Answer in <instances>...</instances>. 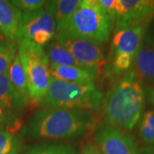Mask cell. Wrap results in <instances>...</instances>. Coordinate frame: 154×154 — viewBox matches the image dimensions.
I'll return each mask as SVG.
<instances>
[{"instance_id": "6da1fadb", "label": "cell", "mask_w": 154, "mask_h": 154, "mask_svg": "<svg viewBox=\"0 0 154 154\" xmlns=\"http://www.w3.org/2000/svg\"><path fill=\"white\" fill-rule=\"evenodd\" d=\"M146 102V91L131 70L107 93L103 116L108 125L130 131L140 119Z\"/></svg>"}, {"instance_id": "7a4b0ae2", "label": "cell", "mask_w": 154, "mask_h": 154, "mask_svg": "<svg viewBox=\"0 0 154 154\" xmlns=\"http://www.w3.org/2000/svg\"><path fill=\"white\" fill-rule=\"evenodd\" d=\"M93 124V116L84 111L44 107L31 118L25 133L41 139H75L85 134Z\"/></svg>"}, {"instance_id": "3957f363", "label": "cell", "mask_w": 154, "mask_h": 154, "mask_svg": "<svg viewBox=\"0 0 154 154\" xmlns=\"http://www.w3.org/2000/svg\"><path fill=\"white\" fill-rule=\"evenodd\" d=\"M103 94L94 83L75 84L51 78L49 90L42 102L44 107L69 110H96Z\"/></svg>"}, {"instance_id": "277c9868", "label": "cell", "mask_w": 154, "mask_h": 154, "mask_svg": "<svg viewBox=\"0 0 154 154\" xmlns=\"http://www.w3.org/2000/svg\"><path fill=\"white\" fill-rule=\"evenodd\" d=\"M17 50L27 76L30 104H42L52 78L44 47L27 38H22L18 42Z\"/></svg>"}, {"instance_id": "5b68a950", "label": "cell", "mask_w": 154, "mask_h": 154, "mask_svg": "<svg viewBox=\"0 0 154 154\" xmlns=\"http://www.w3.org/2000/svg\"><path fill=\"white\" fill-rule=\"evenodd\" d=\"M113 27L99 0H82L73 15L66 32L99 44L108 42Z\"/></svg>"}, {"instance_id": "8992f818", "label": "cell", "mask_w": 154, "mask_h": 154, "mask_svg": "<svg viewBox=\"0 0 154 154\" xmlns=\"http://www.w3.org/2000/svg\"><path fill=\"white\" fill-rule=\"evenodd\" d=\"M54 39L69 51L81 66L97 75L103 72L108 63L101 44L72 35L66 31L57 33Z\"/></svg>"}, {"instance_id": "52a82bcc", "label": "cell", "mask_w": 154, "mask_h": 154, "mask_svg": "<svg viewBox=\"0 0 154 154\" xmlns=\"http://www.w3.org/2000/svg\"><path fill=\"white\" fill-rule=\"evenodd\" d=\"M152 19L153 17H149L134 22L116 23L110 46V56L123 53L134 58Z\"/></svg>"}, {"instance_id": "ba28073f", "label": "cell", "mask_w": 154, "mask_h": 154, "mask_svg": "<svg viewBox=\"0 0 154 154\" xmlns=\"http://www.w3.org/2000/svg\"><path fill=\"white\" fill-rule=\"evenodd\" d=\"M55 35L54 18L45 8L33 12L22 13L21 39L27 38L40 46H44L51 41Z\"/></svg>"}, {"instance_id": "9c48e42d", "label": "cell", "mask_w": 154, "mask_h": 154, "mask_svg": "<svg viewBox=\"0 0 154 154\" xmlns=\"http://www.w3.org/2000/svg\"><path fill=\"white\" fill-rule=\"evenodd\" d=\"M96 143L101 154H141L131 135L110 125L98 129Z\"/></svg>"}, {"instance_id": "30bf717a", "label": "cell", "mask_w": 154, "mask_h": 154, "mask_svg": "<svg viewBox=\"0 0 154 154\" xmlns=\"http://www.w3.org/2000/svg\"><path fill=\"white\" fill-rule=\"evenodd\" d=\"M132 71L142 83L154 85V38L147 33L134 57Z\"/></svg>"}, {"instance_id": "8fae6325", "label": "cell", "mask_w": 154, "mask_h": 154, "mask_svg": "<svg viewBox=\"0 0 154 154\" xmlns=\"http://www.w3.org/2000/svg\"><path fill=\"white\" fill-rule=\"evenodd\" d=\"M154 17V0H116V23Z\"/></svg>"}, {"instance_id": "7c38bea8", "label": "cell", "mask_w": 154, "mask_h": 154, "mask_svg": "<svg viewBox=\"0 0 154 154\" xmlns=\"http://www.w3.org/2000/svg\"><path fill=\"white\" fill-rule=\"evenodd\" d=\"M22 18V12L11 1L0 0V33L5 39L20 41Z\"/></svg>"}, {"instance_id": "4fadbf2b", "label": "cell", "mask_w": 154, "mask_h": 154, "mask_svg": "<svg viewBox=\"0 0 154 154\" xmlns=\"http://www.w3.org/2000/svg\"><path fill=\"white\" fill-rule=\"evenodd\" d=\"M81 0L46 1L45 9L52 15L56 24V34L64 32L73 15L81 5Z\"/></svg>"}, {"instance_id": "5bb4252c", "label": "cell", "mask_w": 154, "mask_h": 154, "mask_svg": "<svg viewBox=\"0 0 154 154\" xmlns=\"http://www.w3.org/2000/svg\"><path fill=\"white\" fill-rule=\"evenodd\" d=\"M51 77L62 82L75 84L94 83L98 75L87 69L76 66L50 65Z\"/></svg>"}, {"instance_id": "9a60e30c", "label": "cell", "mask_w": 154, "mask_h": 154, "mask_svg": "<svg viewBox=\"0 0 154 154\" xmlns=\"http://www.w3.org/2000/svg\"><path fill=\"white\" fill-rule=\"evenodd\" d=\"M7 74L12 87L14 88L18 96L21 98V99L27 106L28 104H30L28 81H27L24 68L22 66L18 53H17V55L13 58L11 66L7 71Z\"/></svg>"}, {"instance_id": "2e32d148", "label": "cell", "mask_w": 154, "mask_h": 154, "mask_svg": "<svg viewBox=\"0 0 154 154\" xmlns=\"http://www.w3.org/2000/svg\"><path fill=\"white\" fill-rule=\"evenodd\" d=\"M0 103L16 114L22 113L26 105L11 85L8 74L0 75Z\"/></svg>"}, {"instance_id": "e0dca14e", "label": "cell", "mask_w": 154, "mask_h": 154, "mask_svg": "<svg viewBox=\"0 0 154 154\" xmlns=\"http://www.w3.org/2000/svg\"><path fill=\"white\" fill-rule=\"evenodd\" d=\"M44 50L48 57L50 65L76 66L82 68L69 52V51L55 39L50 41L48 44L45 45Z\"/></svg>"}, {"instance_id": "ac0fdd59", "label": "cell", "mask_w": 154, "mask_h": 154, "mask_svg": "<svg viewBox=\"0 0 154 154\" xmlns=\"http://www.w3.org/2000/svg\"><path fill=\"white\" fill-rule=\"evenodd\" d=\"M139 135L144 144L154 146V109L146 110L139 125Z\"/></svg>"}, {"instance_id": "d6986e66", "label": "cell", "mask_w": 154, "mask_h": 154, "mask_svg": "<svg viewBox=\"0 0 154 154\" xmlns=\"http://www.w3.org/2000/svg\"><path fill=\"white\" fill-rule=\"evenodd\" d=\"M24 154H78V152L70 145L42 144L29 146Z\"/></svg>"}, {"instance_id": "ffe728a7", "label": "cell", "mask_w": 154, "mask_h": 154, "mask_svg": "<svg viewBox=\"0 0 154 154\" xmlns=\"http://www.w3.org/2000/svg\"><path fill=\"white\" fill-rule=\"evenodd\" d=\"M22 145L14 133L0 127V154H20Z\"/></svg>"}, {"instance_id": "44dd1931", "label": "cell", "mask_w": 154, "mask_h": 154, "mask_svg": "<svg viewBox=\"0 0 154 154\" xmlns=\"http://www.w3.org/2000/svg\"><path fill=\"white\" fill-rule=\"evenodd\" d=\"M17 53V46L16 43L7 39L0 40V75L7 73Z\"/></svg>"}, {"instance_id": "7402d4cb", "label": "cell", "mask_w": 154, "mask_h": 154, "mask_svg": "<svg viewBox=\"0 0 154 154\" xmlns=\"http://www.w3.org/2000/svg\"><path fill=\"white\" fill-rule=\"evenodd\" d=\"M19 126L20 121L17 118V114L0 103V127H3L10 132L13 133Z\"/></svg>"}, {"instance_id": "603a6c76", "label": "cell", "mask_w": 154, "mask_h": 154, "mask_svg": "<svg viewBox=\"0 0 154 154\" xmlns=\"http://www.w3.org/2000/svg\"><path fill=\"white\" fill-rule=\"evenodd\" d=\"M11 2L23 13L40 10L44 8L46 3L44 0H12Z\"/></svg>"}, {"instance_id": "cb8c5ba5", "label": "cell", "mask_w": 154, "mask_h": 154, "mask_svg": "<svg viewBox=\"0 0 154 154\" xmlns=\"http://www.w3.org/2000/svg\"><path fill=\"white\" fill-rule=\"evenodd\" d=\"M99 5L109 16L111 22L116 19V0H99Z\"/></svg>"}, {"instance_id": "d4e9b609", "label": "cell", "mask_w": 154, "mask_h": 154, "mask_svg": "<svg viewBox=\"0 0 154 154\" xmlns=\"http://www.w3.org/2000/svg\"><path fill=\"white\" fill-rule=\"evenodd\" d=\"M82 154H101L99 149L93 144H87L83 148Z\"/></svg>"}, {"instance_id": "484cf974", "label": "cell", "mask_w": 154, "mask_h": 154, "mask_svg": "<svg viewBox=\"0 0 154 154\" xmlns=\"http://www.w3.org/2000/svg\"><path fill=\"white\" fill-rule=\"evenodd\" d=\"M148 99L149 101L154 105V88L148 90Z\"/></svg>"}, {"instance_id": "4316f807", "label": "cell", "mask_w": 154, "mask_h": 154, "mask_svg": "<svg viewBox=\"0 0 154 154\" xmlns=\"http://www.w3.org/2000/svg\"><path fill=\"white\" fill-rule=\"evenodd\" d=\"M144 153L145 154H154V146H148L144 149Z\"/></svg>"}, {"instance_id": "83f0119b", "label": "cell", "mask_w": 154, "mask_h": 154, "mask_svg": "<svg viewBox=\"0 0 154 154\" xmlns=\"http://www.w3.org/2000/svg\"><path fill=\"white\" fill-rule=\"evenodd\" d=\"M1 39H5V38L3 37V35H2V34H1V33H0V40H1Z\"/></svg>"}]
</instances>
